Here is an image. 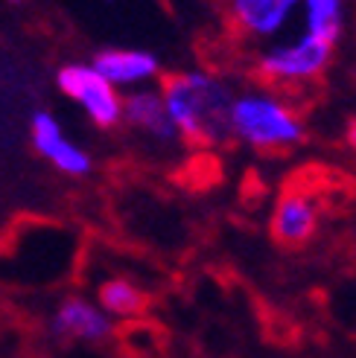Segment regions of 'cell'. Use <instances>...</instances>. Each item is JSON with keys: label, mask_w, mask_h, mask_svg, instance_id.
<instances>
[{"label": "cell", "mask_w": 356, "mask_h": 358, "mask_svg": "<svg viewBox=\"0 0 356 358\" xmlns=\"http://www.w3.org/2000/svg\"><path fill=\"white\" fill-rule=\"evenodd\" d=\"M348 146L356 152V117H353L350 125H348Z\"/></svg>", "instance_id": "4fadbf2b"}, {"label": "cell", "mask_w": 356, "mask_h": 358, "mask_svg": "<svg viewBox=\"0 0 356 358\" xmlns=\"http://www.w3.org/2000/svg\"><path fill=\"white\" fill-rule=\"evenodd\" d=\"M322 187L310 184H287L280 189L275 210H272V239L287 248V250H301L307 248L315 234H318V224H322L324 216V201H322Z\"/></svg>", "instance_id": "277c9868"}, {"label": "cell", "mask_w": 356, "mask_h": 358, "mask_svg": "<svg viewBox=\"0 0 356 358\" xmlns=\"http://www.w3.org/2000/svg\"><path fill=\"white\" fill-rule=\"evenodd\" d=\"M231 140L260 155H287L307 140V125L272 91H248L234 94L231 102Z\"/></svg>", "instance_id": "7a4b0ae2"}, {"label": "cell", "mask_w": 356, "mask_h": 358, "mask_svg": "<svg viewBox=\"0 0 356 358\" xmlns=\"http://www.w3.org/2000/svg\"><path fill=\"white\" fill-rule=\"evenodd\" d=\"M161 99L187 146H225L231 143V102L234 91L202 70L170 73L161 79Z\"/></svg>", "instance_id": "6da1fadb"}, {"label": "cell", "mask_w": 356, "mask_h": 358, "mask_svg": "<svg viewBox=\"0 0 356 358\" xmlns=\"http://www.w3.org/2000/svg\"><path fill=\"white\" fill-rule=\"evenodd\" d=\"M50 335L59 341H85V344H102L114 335V320L105 315L91 300L79 294L64 297L59 309L50 317Z\"/></svg>", "instance_id": "8992f818"}, {"label": "cell", "mask_w": 356, "mask_h": 358, "mask_svg": "<svg viewBox=\"0 0 356 358\" xmlns=\"http://www.w3.org/2000/svg\"><path fill=\"white\" fill-rule=\"evenodd\" d=\"M304 35L324 44H336L345 29V0H301Z\"/></svg>", "instance_id": "7c38bea8"}, {"label": "cell", "mask_w": 356, "mask_h": 358, "mask_svg": "<svg viewBox=\"0 0 356 358\" xmlns=\"http://www.w3.org/2000/svg\"><path fill=\"white\" fill-rule=\"evenodd\" d=\"M123 120H126L132 129H137L140 134H146L158 143H175L178 131L164 108V99L158 91H149V87H140V91H132L126 99H123Z\"/></svg>", "instance_id": "9c48e42d"}, {"label": "cell", "mask_w": 356, "mask_h": 358, "mask_svg": "<svg viewBox=\"0 0 356 358\" xmlns=\"http://www.w3.org/2000/svg\"><path fill=\"white\" fill-rule=\"evenodd\" d=\"M56 79H59V91L67 99H74L100 129H114L123 120V96L91 64H64Z\"/></svg>", "instance_id": "5b68a950"}, {"label": "cell", "mask_w": 356, "mask_h": 358, "mask_svg": "<svg viewBox=\"0 0 356 358\" xmlns=\"http://www.w3.org/2000/svg\"><path fill=\"white\" fill-rule=\"evenodd\" d=\"M29 131H32V146L39 149V155H44L59 172L76 175V178L91 172V155L82 152L74 140H67L62 134L59 120L50 111H35Z\"/></svg>", "instance_id": "52a82bcc"}, {"label": "cell", "mask_w": 356, "mask_h": 358, "mask_svg": "<svg viewBox=\"0 0 356 358\" xmlns=\"http://www.w3.org/2000/svg\"><path fill=\"white\" fill-rule=\"evenodd\" d=\"M301 0H228V17L245 38H272L278 35Z\"/></svg>", "instance_id": "ba28073f"}, {"label": "cell", "mask_w": 356, "mask_h": 358, "mask_svg": "<svg viewBox=\"0 0 356 358\" xmlns=\"http://www.w3.org/2000/svg\"><path fill=\"white\" fill-rule=\"evenodd\" d=\"M333 44H324L310 35H298L295 41L278 44L257 59L254 76L272 87H292L301 82H313L330 67Z\"/></svg>", "instance_id": "3957f363"}, {"label": "cell", "mask_w": 356, "mask_h": 358, "mask_svg": "<svg viewBox=\"0 0 356 358\" xmlns=\"http://www.w3.org/2000/svg\"><path fill=\"white\" fill-rule=\"evenodd\" d=\"M100 309L109 317H140L149 309V294L129 277H109L97 285Z\"/></svg>", "instance_id": "8fae6325"}, {"label": "cell", "mask_w": 356, "mask_h": 358, "mask_svg": "<svg viewBox=\"0 0 356 358\" xmlns=\"http://www.w3.org/2000/svg\"><path fill=\"white\" fill-rule=\"evenodd\" d=\"M97 73L117 85H140L158 76V59L146 50H120V47H109L100 50L91 64Z\"/></svg>", "instance_id": "30bf717a"}]
</instances>
